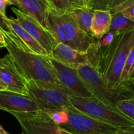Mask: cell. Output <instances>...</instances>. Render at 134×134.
Listing matches in <instances>:
<instances>
[{
	"label": "cell",
	"mask_w": 134,
	"mask_h": 134,
	"mask_svg": "<svg viewBox=\"0 0 134 134\" xmlns=\"http://www.w3.org/2000/svg\"><path fill=\"white\" fill-rule=\"evenodd\" d=\"M2 31V30H1ZM5 48L17 74L25 81L34 80L60 85L49 56L31 52L13 33L2 31Z\"/></svg>",
	"instance_id": "6da1fadb"
},
{
	"label": "cell",
	"mask_w": 134,
	"mask_h": 134,
	"mask_svg": "<svg viewBox=\"0 0 134 134\" xmlns=\"http://www.w3.org/2000/svg\"><path fill=\"white\" fill-rule=\"evenodd\" d=\"M134 45V29L116 35L109 45L98 47V71L106 86L116 90L120 76L131 49Z\"/></svg>",
	"instance_id": "7a4b0ae2"
},
{
	"label": "cell",
	"mask_w": 134,
	"mask_h": 134,
	"mask_svg": "<svg viewBox=\"0 0 134 134\" xmlns=\"http://www.w3.org/2000/svg\"><path fill=\"white\" fill-rule=\"evenodd\" d=\"M47 29L54 39L56 44L62 43L83 53L87 52L98 41L80 28L68 14L58 15L50 12Z\"/></svg>",
	"instance_id": "3957f363"
},
{
	"label": "cell",
	"mask_w": 134,
	"mask_h": 134,
	"mask_svg": "<svg viewBox=\"0 0 134 134\" xmlns=\"http://www.w3.org/2000/svg\"><path fill=\"white\" fill-rule=\"evenodd\" d=\"M69 101L73 107L96 120L119 130L134 128L133 120L94 96L86 98L69 97Z\"/></svg>",
	"instance_id": "277c9868"
},
{
	"label": "cell",
	"mask_w": 134,
	"mask_h": 134,
	"mask_svg": "<svg viewBox=\"0 0 134 134\" xmlns=\"http://www.w3.org/2000/svg\"><path fill=\"white\" fill-rule=\"evenodd\" d=\"M25 82L28 96L41 111L45 113L60 111L71 106L69 96L61 86L34 80Z\"/></svg>",
	"instance_id": "5b68a950"
},
{
	"label": "cell",
	"mask_w": 134,
	"mask_h": 134,
	"mask_svg": "<svg viewBox=\"0 0 134 134\" xmlns=\"http://www.w3.org/2000/svg\"><path fill=\"white\" fill-rule=\"evenodd\" d=\"M77 71L90 88L93 96L114 109L118 110L116 104L120 101L134 97V89L132 86H124L116 90L109 88L101 78L98 70L90 65H82Z\"/></svg>",
	"instance_id": "8992f818"
},
{
	"label": "cell",
	"mask_w": 134,
	"mask_h": 134,
	"mask_svg": "<svg viewBox=\"0 0 134 134\" xmlns=\"http://www.w3.org/2000/svg\"><path fill=\"white\" fill-rule=\"evenodd\" d=\"M65 110L68 119L59 126L70 134H116L121 130L90 117L72 105Z\"/></svg>",
	"instance_id": "52a82bcc"
},
{
	"label": "cell",
	"mask_w": 134,
	"mask_h": 134,
	"mask_svg": "<svg viewBox=\"0 0 134 134\" xmlns=\"http://www.w3.org/2000/svg\"><path fill=\"white\" fill-rule=\"evenodd\" d=\"M9 113L18 120L22 134H70L54 122L47 113L41 110L34 113Z\"/></svg>",
	"instance_id": "ba28073f"
},
{
	"label": "cell",
	"mask_w": 134,
	"mask_h": 134,
	"mask_svg": "<svg viewBox=\"0 0 134 134\" xmlns=\"http://www.w3.org/2000/svg\"><path fill=\"white\" fill-rule=\"evenodd\" d=\"M51 58L72 69H77L82 65H89L98 69V46L96 43H94L87 52L83 53L62 43H58L54 47Z\"/></svg>",
	"instance_id": "9c48e42d"
},
{
	"label": "cell",
	"mask_w": 134,
	"mask_h": 134,
	"mask_svg": "<svg viewBox=\"0 0 134 134\" xmlns=\"http://www.w3.org/2000/svg\"><path fill=\"white\" fill-rule=\"evenodd\" d=\"M50 61L56 71L60 85L69 97L86 98L93 96L90 88L79 75L77 69L68 68L51 57Z\"/></svg>",
	"instance_id": "30bf717a"
},
{
	"label": "cell",
	"mask_w": 134,
	"mask_h": 134,
	"mask_svg": "<svg viewBox=\"0 0 134 134\" xmlns=\"http://www.w3.org/2000/svg\"><path fill=\"white\" fill-rule=\"evenodd\" d=\"M11 9L16 16L17 22L43 47L48 56L51 57L56 43L49 31L36 20L22 13L20 9L14 7Z\"/></svg>",
	"instance_id": "8fae6325"
},
{
	"label": "cell",
	"mask_w": 134,
	"mask_h": 134,
	"mask_svg": "<svg viewBox=\"0 0 134 134\" xmlns=\"http://www.w3.org/2000/svg\"><path fill=\"white\" fill-rule=\"evenodd\" d=\"M0 109L8 113H22L37 112L40 110L27 96L8 91H0Z\"/></svg>",
	"instance_id": "7c38bea8"
},
{
	"label": "cell",
	"mask_w": 134,
	"mask_h": 134,
	"mask_svg": "<svg viewBox=\"0 0 134 134\" xmlns=\"http://www.w3.org/2000/svg\"><path fill=\"white\" fill-rule=\"evenodd\" d=\"M18 9L47 29L50 10L45 0H18Z\"/></svg>",
	"instance_id": "4fadbf2b"
},
{
	"label": "cell",
	"mask_w": 134,
	"mask_h": 134,
	"mask_svg": "<svg viewBox=\"0 0 134 134\" xmlns=\"http://www.w3.org/2000/svg\"><path fill=\"white\" fill-rule=\"evenodd\" d=\"M4 20L11 30V33L15 35L31 52L37 54L48 56L43 47L20 25L16 18L6 16Z\"/></svg>",
	"instance_id": "5bb4252c"
},
{
	"label": "cell",
	"mask_w": 134,
	"mask_h": 134,
	"mask_svg": "<svg viewBox=\"0 0 134 134\" xmlns=\"http://www.w3.org/2000/svg\"><path fill=\"white\" fill-rule=\"evenodd\" d=\"M0 79L7 85V91L28 96L26 82L16 71L0 68Z\"/></svg>",
	"instance_id": "9a60e30c"
},
{
	"label": "cell",
	"mask_w": 134,
	"mask_h": 134,
	"mask_svg": "<svg viewBox=\"0 0 134 134\" xmlns=\"http://www.w3.org/2000/svg\"><path fill=\"white\" fill-rule=\"evenodd\" d=\"M111 21V13L109 10H94L90 35L96 40L100 39L109 31Z\"/></svg>",
	"instance_id": "2e32d148"
},
{
	"label": "cell",
	"mask_w": 134,
	"mask_h": 134,
	"mask_svg": "<svg viewBox=\"0 0 134 134\" xmlns=\"http://www.w3.org/2000/svg\"><path fill=\"white\" fill-rule=\"evenodd\" d=\"M94 10L88 7L77 8L72 9L68 14L72 17L80 28L90 34V27L94 17Z\"/></svg>",
	"instance_id": "e0dca14e"
},
{
	"label": "cell",
	"mask_w": 134,
	"mask_h": 134,
	"mask_svg": "<svg viewBox=\"0 0 134 134\" xmlns=\"http://www.w3.org/2000/svg\"><path fill=\"white\" fill-rule=\"evenodd\" d=\"M134 29V22L120 12L111 13V21L109 32L117 35Z\"/></svg>",
	"instance_id": "ac0fdd59"
},
{
	"label": "cell",
	"mask_w": 134,
	"mask_h": 134,
	"mask_svg": "<svg viewBox=\"0 0 134 134\" xmlns=\"http://www.w3.org/2000/svg\"><path fill=\"white\" fill-rule=\"evenodd\" d=\"M120 84L128 86L134 85V45L128 54L122 72Z\"/></svg>",
	"instance_id": "d6986e66"
},
{
	"label": "cell",
	"mask_w": 134,
	"mask_h": 134,
	"mask_svg": "<svg viewBox=\"0 0 134 134\" xmlns=\"http://www.w3.org/2000/svg\"><path fill=\"white\" fill-rule=\"evenodd\" d=\"M50 12L58 15L68 14L71 10L69 0H45Z\"/></svg>",
	"instance_id": "ffe728a7"
},
{
	"label": "cell",
	"mask_w": 134,
	"mask_h": 134,
	"mask_svg": "<svg viewBox=\"0 0 134 134\" xmlns=\"http://www.w3.org/2000/svg\"><path fill=\"white\" fill-rule=\"evenodd\" d=\"M116 108L125 116L134 121V97L118 102Z\"/></svg>",
	"instance_id": "44dd1931"
},
{
	"label": "cell",
	"mask_w": 134,
	"mask_h": 134,
	"mask_svg": "<svg viewBox=\"0 0 134 134\" xmlns=\"http://www.w3.org/2000/svg\"><path fill=\"white\" fill-rule=\"evenodd\" d=\"M110 12L111 13L120 12L134 22V0H127Z\"/></svg>",
	"instance_id": "7402d4cb"
},
{
	"label": "cell",
	"mask_w": 134,
	"mask_h": 134,
	"mask_svg": "<svg viewBox=\"0 0 134 134\" xmlns=\"http://www.w3.org/2000/svg\"><path fill=\"white\" fill-rule=\"evenodd\" d=\"M112 0H86L87 7L92 10H109V5Z\"/></svg>",
	"instance_id": "603a6c76"
},
{
	"label": "cell",
	"mask_w": 134,
	"mask_h": 134,
	"mask_svg": "<svg viewBox=\"0 0 134 134\" xmlns=\"http://www.w3.org/2000/svg\"><path fill=\"white\" fill-rule=\"evenodd\" d=\"M47 113L52 119V121L58 126L66 122L68 119V113L65 109L63 110V111Z\"/></svg>",
	"instance_id": "cb8c5ba5"
},
{
	"label": "cell",
	"mask_w": 134,
	"mask_h": 134,
	"mask_svg": "<svg viewBox=\"0 0 134 134\" xmlns=\"http://www.w3.org/2000/svg\"><path fill=\"white\" fill-rule=\"evenodd\" d=\"M115 36L116 35H115L112 33L108 32L105 35H103L100 39L97 41V45L98 46V47H107L112 43Z\"/></svg>",
	"instance_id": "d4e9b609"
},
{
	"label": "cell",
	"mask_w": 134,
	"mask_h": 134,
	"mask_svg": "<svg viewBox=\"0 0 134 134\" xmlns=\"http://www.w3.org/2000/svg\"><path fill=\"white\" fill-rule=\"evenodd\" d=\"M0 68H7V69L15 71L9 54L5 55V57L3 58H0Z\"/></svg>",
	"instance_id": "484cf974"
},
{
	"label": "cell",
	"mask_w": 134,
	"mask_h": 134,
	"mask_svg": "<svg viewBox=\"0 0 134 134\" xmlns=\"http://www.w3.org/2000/svg\"><path fill=\"white\" fill-rule=\"evenodd\" d=\"M69 3L71 7V10L77 8L87 7L86 0H69Z\"/></svg>",
	"instance_id": "4316f807"
},
{
	"label": "cell",
	"mask_w": 134,
	"mask_h": 134,
	"mask_svg": "<svg viewBox=\"0 0 134 134\" xmlns=\"http://www.w3.org/2000/svg\"><path fill=\"white\" fill-rule=\"evenodd\" d=\"M8 5H11L9 0H0V13L4 16H7L6 8Z\"/></svg>",
	"instance_id": "83f0119b"
},
{
	"label": "cell",
	"mask_w": 134,
	"mask_h": 134,
	"mask_svg": "<svg viewBox=\"0 0 134 134\" xmlns=\"http://www.w3.org/2000/svg\"><path fill=\"white\" fill-rule=\"evenodd\" d=\"M5 17L6 16H3L2 14L0 13V29H1V30H2V31H6V32L11 33V30H10V29L9 28V26L5 24V20H4Z\"/></svg>",
	"instance_id": "f1b7e54d"
},
{
	"label": "cell",
	"mask_w": 134,
	"mask_h": 134,
	"mask_svg": "<svg viewBox=\"0 0 134 134\" xmlns=\"http://www.w3.org/2000/svg\"><path fill=\"white\" fill-rule=\"evenodd\" d=\"M127 0H112L109 5V11L115 9Z\"/></svg>",
	"instance_id": "f546056e"
},
{
	"label": "cell",
	"mask_w": 134,
	"mask_h": 134,
	"mask_svg": "<svg viewBox=\"0 0 134 134\" xmlns=\"http://www.w3.org/2000/svg\"><path fill=\"white\" fill-rule=\"evenodd\" d=\"M116 134H134V128L126 130H121Z\"/></svg>",
	"instance_id": "4dcf8cb0"
},
{
	"label": "cell",
	"mask_w": 134,
	"mask_h": 134,
	"mask_svg": "<svg viewBox=\"0 0 134 134\" xmlns=\"http://www.w3.org/2000/svg\"><path fill=\"white\" fill-rule=\"evenodd\" d=\"M7 85L0 79V91H7Z\"/></svg>",
	"instance_id": "1f68e13d"
},
{
	"label": "cell",
	"mask_w": 134,
	"mask_h": 134,
	"mask_svg": "<svg viewBox=\"0 0 134 134\" xmlns=\"http://www.w3.org/2000/svg\"><path fill=\"white\" fill-rule=\"evenodd\" d=\"M9 1L10 2L11 5H14L16 7L18 8V0H9Z\"/></svg>",
	"instance_id": "d6a6232c"
},
{
	"label": "cell",
	"mask_w": 134,
	"mask_h": 134,
	"mask_svg": "<svg viewBox=\"0 0 134 134\" xmlns=\"http://www.w3.org/2000/svg\"><path fill=\"white\" fill-rule=\"evenodd\" d=\"M0 42H2V43H5V39H4L2 31L0 29Z\"/></svg>",
	"instance_id": "836d02e7"
},
{
	"label": "cell",
	"mask_w": 134,
	"mask_h": 134,
	"mask_svg": "<svg viewBox=\"0 0 134 134\" xmlns=\"http://www.w3.org/2000/svg\"><path fill=\"white\" fill-rule=\"evenodd\" d=\"M0 134H10V133H8L7 131H5V130L3 129V128L0 125Z\"/></svg>",
	"instance_id": "e575fe53"
},
{
	"label": "cell",
	"mask_w": 134,
	"mask_h": 134,
	"mask_svg": "<svg viewBox=\"0 0 134 134\" xmlns=\"http://www.w3.org/2000/svg\"><path fill=\"white\" fill-rule=\"evenodd\" d=\"M3 47H5V43H2V42H0V48H3Z\"/></svg>",
	"instance_id": "d590c367"
},
{
	"label": "cell",
	"mask_w": 134,
	"mask_h": 134,
	"mask_svg": "<svg viewBox=\"0 0 134 134\" xmlns=\"http://www.w3.org/2000/svg\"><path fill=\"white\" fill-rule=\"evenodd\" d=\"M132 87H133V89H134V85H133V86H132Z\"/></svg>",
	"instance_id": "8d00e7d4"
},
{
	"label": "cell",
	"mask_w": 134,
	"mask_h": 134,
	"mask_svg": "<svg viewBox=\"0 0 134 134\" xmlns=\"http://www.w3.org/2000/svg\"><path fill=\"white\" fill-rule=\"evenodd\" d=\"M21 134H22V133H21Z\"/></svg>",
	"instance_id": "74e56055"
}]
</instances>
